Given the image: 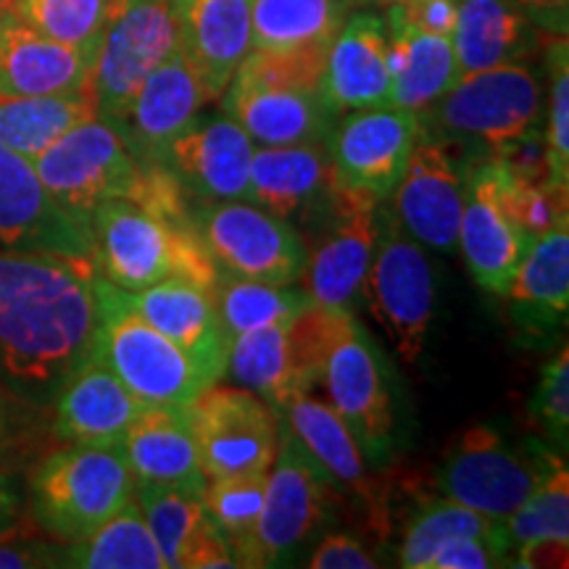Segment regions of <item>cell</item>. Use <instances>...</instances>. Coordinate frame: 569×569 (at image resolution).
Instances as JSON below:
<instances>
[{
	"instance_id": "e0dca14e",
	"label": "cell",
	"mask_w": 569,
	"mask_h": 569,
	"mask_svg": "<svg viewBox=\"0 0 569 569\" xmlns=\"http://www.w3.org/2000/svg\"><path fill=\"white\" fill-rule=\"evenodd\" d=\"M422 132V117L396 106L348 111L330 134L336 182L386 201L401 180Z\"/></svg>"
},
{
	"instance_id": "ba28073f",
	"label": "cell",
	"mask_w": 569,
	"mask_h": 569,
	"mask_svg": "<svg viewBox=\"0 0 569 569\" xmlns=\"http://www.w3.org/2000/svg\"><path fill=\"white\" fill-rule=\"evenodd\" d=\"M180 51L172 0H134L113 11L90 69L98 117L119 124L153 69Z\"/></svg>"
},
{
	"instance_id": "3957f363",
	"label": "cell",
	"mask_w": 569,
	"mask_h": 569,
	"mask_svg": "<svg viewBox=\"0 0 569 569\" xmlns=\"http://www.w3.org/2000/svg\"><path fill=\"white\" fill-rule=\"evenodd\" d=\"M98 325L92 353L111 369L146 407H188L217 382L201 365L161 336L134 309L132 296L98 274Z\"/></svg>"
},
{
	"instance_id": "681fc988",
	"label": "cell",
	"mask_w": 569,
	"mask_h": 569,
	"mask_svg": "<svg viewBox=\"0 0 569 569\" xmlns=\"http://www.w3.org/2000/svg\"><path fill=\"white\" fill-rule=\"evenodd\" d=\"M396 11L417 30L430 34H443L451 38L453 24H457L459 0H398Z\"/></svg>"
},
{
	"instance_id": "c3c4849f",
	"label": "cell",
	"mask_w": 569,
	"mask_h": 569,
	"mask_svg": "<svg viewBox=\"0 0 569 569\" xmlns=\"http://www.w3.org/2000/svg\"><path fill=\"white\" fill-rule=\"evenodd\" d=\"M24 567H63V549L46 540L21 538V530L0 536V569Z\"/></svg>"
},
{
	"instance_id": "bcb514c9",
	"label": "cell",
	"mask_w": 569,
	"mask_h": 569,
	"mask_svg": "<svg viewBox=\"0 0 569 569\" xmlns=\"http://www.w3.org/2000/svg\"><path fill=\"white\" fill-rule=\"evenodd\" d=\"M501 553L493 549V543L486 538L457 536L448 538L432 551L425 569H488L501 565Z\"/></svg>"
},
{
	"instance_id": "8d00e7d4",
	"label": "cell",
	"mask_w": 569,
	"mask_h": 569,
	"mask_svg": "<svg viewBox=\"0 0 569 569\" xmlns=\"http://www.w3.org/2000/svg\"><path fill=\"white\" fill-rule=\"evenodd\" d=\"M63 567L77 569H167L138 498L63 549Z\"/></svg>"
},
{
	"instance_id": "83f0119b",
	"label": "cell",
	"mask_w": 569,
	"mask_h": 569,
	"mask_svg": "<svg viewBox=\"0 0 569 569\" xmlns=\"http://www.w3.org/2000/svg\"><path fill=\"white\" fill-rule=\"evenodd\" d=\"M130 296L134 309L196 365H201L213 380L224 375L230 338L224 336L209 290L180 277H167Z\"/></svg>"
},
{
	"instance_id": "2e32d148",
	"label": "cell",
	"mask_w": 569,
	"mask_h": 569,
	"mask_svg": "<svg viewBox=\"0 0 569 569\" xmlns=\"http://www.w3.org/2000/svg\"><path fill=\"white\" fill-rule=\"evenodd\" d=\"M380 203L372 196L340 188L336 182L325 234L315 251H309L301 274L311 303L356 315L372 264Z\"/></svg>"
},
{
	"instance_id": "7dc6e473",
	"label": "cell",
	"mask_w": 569,
	"mask_h": 569,
	"mask_svg": "<svg viewBox=\"0 0 569 569\" xmlns=\"http://www.w3.org/2000/svg\"><path fill=\"white\" fill-rule=\"evenodd\" d=\"M311 569H375L380 561L361 543L359 538L346 532H332L317 546L309 559Z\"/></svg>"
},
{
	"instance_id": "8fae6325",
	"label": "cell",
	"mask_w": 569,
	"mask_h": 569,
	"mask_svg": "<svg viewBox=\"0 0 569 569\" xmlns=\"http://www.w3.org/2000/svg\"><path fill=\"white\" fill-rule=\"evenodd\" d=\"M193 224L222 272L296 284L309 248L298 230L248 201H193Z\"/></svg>"
},
{
	"instance_id": "9a60e30c",
	"label": "cell",
	"mask_w": 569,
	"mask_h": 569,
	"mask_svg": "<svg viewBox=\"0 0 569 569\" xmlns=\"http://www.w3.org/2000/svg\"><path fill=\"white\" fill-rule=\"evenodd\" d=\"M322 382L327 386L332 409L353 432L361 453L375 465H382L393 451L396 411L386 369L372 340L348 315L327 351Z\"/></svg>"
},
{
	"instance_id": "d6a6232c",
	"label": "cell",
	"mask_w": 569,
	"mask_h": 569,
	"mask_svg": "<svg viewBox=\"0 0 569 569\" xmlns=\"http://www.w3.org/2000/svg\"><path fill=\"white\" fill-rule=\"evenodd\" d=\"M511 315L528 330H553L569 306V224L532 240L507 290Z\"/></svg>"
},
{
	"instance_id": "b9f144b4",
	"label": "cell",
	"mask_w": 569,
	"mask_h": 569,
	"mask_svg": "<svg viewBox=\"0 0 569 569\" xmlns=\"http://www.w3.org/2000/svg\"><path fill=\"white\" fill-rule=\"evenodd\" d=\"M488 163L490 172H493L498 201H501L503 211L511 217V222L528 234L530 240L569 224V190L557 188L546 177H525L511 172L503 161L488 159Z\"/></svg>"
},
{
	"instance_id": "f35d334b",
	"label": "cell",
	"mask_w": 569,
	"mask_h": 569,
	"mask_svg": "<svg viewBox=\"0 0 569 569\" xmlns=\"http://www.w3.org/2000/svg\"><path fill=\"white\" fill-rule=\"evenodd\" d=\"M475 536L486 538L501 557H509L507 538H503L501 522L482 517L480 511L465 507V503L451 501V498H438V501L425 503L422 509L411 517L403 532L401 551H398V565L409 569H425L432 551L448 538Z\"/></svg>"
},
{
	"instance_id": "f907efd6",
	"label": "cell",
	"mask_w": 569,
	"mask_h": 569,
	"mask_svg": "<svg viewBox=\"0 0 569 569\" xmlns=\"http://www.w3.org/2000/svg\"><path fill=\"white\" fill-rule=\"evenodd\" d=\"M515 3L538 27V32H546L549 38H567L569 0H515Z\"/></svg>"
},
{
	"instance_id": "ee69618b",
	"label": "cell",
	"mask_w": 569,
	"mask_h": 569,
	"mask_svg": "<svg viewBox=\"0 0 569 569\" xmlns=\"http://www.w3.org/2000/svg\"><path fill=\"white\" fill-rule=\"evenodd\" d=\"M549 130H546V180L569 190V51L567 38H549Z\"/></svg>"
},
{
	"instance_id": "484cf974",
	"label": "cell",
	"mask_w": 569,
	"mask_h": 569,
	"mask_svg": "<svg viewBox=\"0 0 569 569\" xmlns=\"http://www.w3.org/2000/svg\"><path fill=\"white\" fill-rule=\"evenodd\" d=\"M180 51L201 80L206 98H222L251 53V0H172Z\"/></svg>"
},
{
	"instance_id": "6da1fadb",
	"label": "cell",
	"mask_w": 569,
	"mask_h": 569,
	"mask_svg": "<svg viewBox=\"0 0 569 569\" xmlns=\"http://www.w3.org/2000/svg\"><path fill=\"white\" fill-rule=\"evenodd\" d=\"M96 282L88 256L0 248V382L21 401H53L92 353Z\"/></svg>"
},
{
	"instance_id": "7c38bea8",
	"label": "cell",
	"mask_w": 569,
	"mask_h": 569,
	"mask_svg": "<svg viewBox=\"0 0 569 569\" xmlns=\"http://www.w3.org/2000/svg\"><path fill=\"white\" fill-rule=\"evenodd\" d=\"M280 432L256 525L253 567H277L293 557L325 525L336 488L296 432L290 427H282Z\"/></svg>"
},
{
	"instance_id": "603a6c76",
	"label": "cell",
	"mask_w": 569,
	"mask_h": 569,
	"mask_svg": "<svg viewBox=\"0 0 569 569\" xmlns=\"http://www.w3.org/2000/svg\"><path fill=\"white\" fill-rule=\"evenodd\" d=\"M224 113L243 127L253 146H303L327 142L338 124V113L322 90L274 88L232 80L222 92Z\"/></svg>"
},
{
	"instance_id": "60d3db41",
	"label": "cell",
	"mask_w": 569,
	"mask_h": 569,
	"mask_svg": "<svg viewBox=\"0 0 569 569\" xmlns=\"http://www.w3.org/2000/svg\"><path fill=\"white\" fill-rule=\"evenodd\" d=\"M264 475H234L206 482L203 507L213 528L230 543L238 567H253V538L264 503Z\"/></svg>"
},
{
	"instance_id": "d590c367",
	"label": "cell",
	"mask_w": 569,
	"mask_h": 569,
	"mask_svg": "<svg viewBox=\"0 0 569 569\" xmlns=\"http://www.w3.org/2000/svg\"><path fill=\"white\" fill-rule=\"evenodd\" d=\"M92 117H98V111L90 90L0 98V142L32 161L63 132Z\"/></svg>"
},
{
	"instance_id": "4dcf8cb0",
	"label": "cell",
	"mask_w": 569,
	"mask_h": 569,
	"mask_svg": "<svg viewBox=\"0 0 569 569\" xmlns=\"http://www.w3.org/2000/svg\"><path fill=\"white\" fill-rule=\"evenodd\" d=\"M390 106L425 117L459 80L451 38L411 27L396 6H386Z\"/></svg>"
},
{
	"instance_id": "7402d4cb",
	"label": "cell",
	"mask_w": 569,
	"mask_h": 569,
	"mask_svg": "<svg viewBox=\"0 0 569 569\" xmlns=\"http://www.w3.org/2000/svg\"><path fill=\"white\" fill-rule=\"evenodd\" d=\"M206 101L201 80L182 51H177L148 74L122 122L113 127L140 163H161L167 148L196 122Z\"/></svg>"
},
{
	"instance_id": "1f68e13d",
	"label": "cell",
	"mask_w": 569,
	"mask_h": 569,
	"mask_svg": "<svg viewBox=\"0 0 569 569\" xmlns=\"http://www.w3.org/2000/svg\"><path fill=\"white\" fill-rule=\"evenodd\" d=\"M540 40L515 0H459L451 46L459 74L525 61Z\"/></svg>"
},
{
	"instance_id": "816d5d0a",
	"label": "cell",
	"mask_w": 569,
	"mask_h": 569,
	"mask_svg": "<svg viewBox=\"0 0 569 569\" xmlns=\"http://www.w3.org/2000/svg\"><path fill=\"white\" fill-rule=\"evenodd\" d=\"M24 409L27 401H21L0 382V459L9 457L17 448L21 432H24V427H21V411Z\"/></svg>"
},
{
	"instance_id": "f5cc1de1",
	"label": "cell",
	"mask_w": 569,
	"mask_h": 569,
	"mask_svg": "<svg viewBox=\"0 0 569 569\" xmlns=\"http://www.w3.org/2000/svg\"><path fill=\"white\" fill-rule=\"evenodd\" d=\"M21 511V496L17 490V482L11 480V475H6V469H0V536L17 530Z\"/></svg>"
},
{
	"instance_id": "d4e9b609",
	"label": "cell",
	"mask_w": 569,
	"mask_h": 569,
	"mask_svg": "<svg viewBox=\"0 0 569 569\" xmlns=\"http://www.w3.org/2000/svg\"><path fill=\"white\" fill-rule=\"evenodd\" d=\"M388 24L380 13H348L343 27L327 46L322 96L330 109L348 111L390 106Z\"/></svg>"
},
{
	"instance_id": "d6986e66",
	"label": "cell",
	"mask_w": 569,
	"mask_h": 569,
	"mask_svg": "<svg viewBox=\"0 0 569 569\" xmlns=\"http://www.w3.org/2000/svg\"><path fill=\"white\" fill-rule=\"evenodd\" d=\"M336 193L330 140L303 146H259L251 159L248 203L293 224L327 219Z\"/></svg>"
},
{
	"instance_id": "e575fe53",
	"label": "cell",
	"mask_w": 569,
	"mask_h": 569,
	"mask_svg": "<svg viewBox=\"0 0 569 569\" xmlns=\"http://www.w3.org/2000/svg\"><path fill=\"white\" fill-rule=\"evenodd\" d=\"M356 0H251V51L327 48Z\"/></svg>"
},
{
	"instance_id": "ac0fdd59",
	"label": "cell",
	"mask_w": 569,
	"mask_h": 569,
	"mask_svg": "<svg viewBox=\"0 0 569 569\" xmlns=\"http://www.w3.org/2000/svg\"><path fill=\"white\" fill-rule=\"evenodd\" d=\"M0 248L92 259L90 219L77 217L42 188L32 161L0 142Z\"/></svg>"
},
{
	"instance_id": "8992f818",
	"label": "cell",
	"mask_w": 569,
	"mask_h": 569,
	"mask_svg": "<svg viewBox=\"0 0 569 569\" xmlns=\"http://www.w3.org/2000/svg\"><path fill=\"white\" fill-rule=\"evenodd\" d=\"M348 315L353 311L309 303L290 325L243 332L232 338L224 372L282 415L322 380L327 351Z\"/></svg>"
},
{
	"instance_id": "7bdbcfd3",
	"label": "cell",
	"mask_w": 569,
	"mask_h": 569,
	"mask_svg": "<svg viewBox=\"0 0 569 569\" xmlns=\"http://www.w3.org/2000/svg\"><path fill=\"white\" fill-rule=\"evenodd\" d=\"M509 553L525 543L559 540L569 543V472L565 461H557L551 472L538 482L517 511L501 522Z\"/></svg>"
},
{
	"instance_id": "f1b7e54d",
	"label": "cell",
	"mask_w": 569,
	"mask_h": 569,
	"mask_svg": "<svg viewBox=\"0 0 569 569\" xmlns=\"http://www.w3.org/2000/svg\"><path fill=\"white\" fill-rule=\"evenodd\" d=\"M142 517L159 546L167 569L238 567L230 543L213 528L203 496L180 488H134Z\"/></svg>"
},
{
	"instance_id": "52a82bcc",
	"label": "cell",
	"mask_w": 569,
	"mask_h": 569,
	"mask_svg": "<svg viewBox=\"0 0 569 569\" xmlns=\"http://www.w3.org/2000/svg\"><path fill=\"white\" fill-rule=\"evenodd\" d=\"M361 301H367L398 356L415 365L425 351L436 311V280L425 246L417 243L382 203L377 209V243Z\"/></svg>"
},
{
	"instance_id": "f6af8a7d",
	"label": "cell",
	"mask_w": 569,
	"mask_h": 569,
	"mask_svg": "<svg viewBox=\"0 0 569 569\" xmlns=\"http://www.w3.org/2000/svg\"><path fill=\"white\" fill-rule=\"evenodd\" d=\"M532 417L543 425V430L557 440L567 443L569 430V351L561 346V351L553 356L549 365L540 372L536 398H532Z\"/></svg>"
},
{
	"instance_id": "277c9868",
	"label": "cell",
	"mask_w": 569,
	"mask_h": 569,
	"mask_svg": "<svg viewBox=\"0 0 569 569\" xmlns=\"http://www.w3.org/2000/svg\"><path fill=\"white\" fill-rule=\"evenodd\" d=\"M540 119L543 84L528 61H515L461 74L422 122L440 138L488 151V159H496L540 132Z\"/></svg>"
},
{
	"instance_id": "9f6ffc18",
	"label": "cell",
	"mask_w": 569,
	"mask_h": 569,
	"mask_svg": "<svg viewBox=\"0 0 569 569\" xmlns=\"http://www.w3.org/2000/svg\"><path fill=\"white\" fill-rule=\"evenodd\" d=\"M6 6H9V0H0V9H6Z\"/></svg>"
},
{
	"instance_id": "ab89813d",
	"label": "cell",
	"mask_w": 569,
	"mask_h": 569,
	"mask_svg": "<svg viewBox=\"0 0 569 569\" xmlns=\"http://www.w3.org/2000/svg\"><path fill=\"white\" fill-rule=\"evenodd\" d=\"M6 9L34 32L96 56L117 0H9Z\"/></svg>"
},
{
	"instance_id": "4fadbf2b",
	"label": "cell",
	"mask_w": 569,
	"mask_h": 569,
	"mask_svg": "<svg viewBox=\"0 0 569 569\" xmlns=\"http://www.w3.org/2000/svg\"><path fill=\"white\" fill-rule=\"evenodd\" d=\"M188 419L209 480L269 472L280 422L277 411L248 388L211 382L188 403Z\"/></svg>"
},
{
	"instance_id": "4316f807",
	"label": "cell",
	"mask_w": 569,
	"mask_h": 569,
	"mask_svg": "<svg viewBox=\"0 0 569 569\" xmlns=\"http://www.w3.org/2000/svg\"><path fill=\"white\" fill-rule=\"evenodd\" d=\"M92 56L56 42L0 9V98L90 90Z\"/></svg>"
},
{
	"instance_id": "5bb4252c",
	"label": "cell",
	"mask_w": 569,
	"mask_h": 569,
	"mask_svg": "<svg viewBox=\"0 0 569 569\" xmlns=\"http://www.w3.org/2000/svg\"><path fill=\"white\" fill-rule=\"evenodd\" d=\"M472 156L425 127L401 180L388 198L398 224L438 253L457 248Z\"/></svg>"
},
{
	"instance_id": "30bf717a",
	"label": "cell",
	"mask_w": 569,
	"mask_h": 569,
	"mask_svg": "<svg viewBox=\"0 0 569 569\" xmlns=\"http://www.w3.org/2000/svg\"><path fill=\"white\" fill-rule=\"evenodd\" d=\"M32 167L56 203L90 219L103 201L132 196L142 163L117 127L92 117L34 156Z\"/></svg>"
},
{
	"instance_id": "11a10c76",
	"label": "cell",
	"mask_w": 569,
	"mask_h": 569,
	"mask_svg": "<svg viewBox=\"0 0 569 569\" xmlns=\"http://www.w3.org/2000/svg\"><path fill=\"white\" fill-rule=\"evenodd\" d=\"M377 3H382V6H390V3H398V0H377Z\"/></svg>"
},
{
	"instance_id": "9c48e42d",
	"label": "cell",
	"mask_w": 569,
	"mask_h": 569,
	"mask_svg": "<svg viewBox=\"0 0 569 569\" xmlns=\"http://www.w3.org/2000/svg\"><path fill=\"white\" fill-rule=\"evenodd\" d=\"M557 461V453L543 451V446L525 453L509 446L493 427L475 425L446 453L438 486L451 501L503 522L528 501Z\"/></svg>"
},
{
	"instance_id": "5b68a950",
	"label": "cell",
	"mask_w": 569,
	"mask_h": 569,
	"mask_svg": "<svg viewBox=\"0 0 569 569\" xmlns=\"http://www.w3.org/2000/svg\"><path fill=\"white\" fill-rule=\"evenodd\" d=\"M32 509L40 528L63 543L90 536L134 496V480L119 446L67 443L32 472Z\"/></svg>"
},
{
	"instance_id": "836d02e7",
	"label": "cell",
	"mask_w": 569,
	"mask_h": 569,
	"mask_svg": "<svg viewBox=\"0 0 569 569\" xmlns=\"http://www.w3.org/2000/svg\"><path fill=\"white\" fill-rule=\"evenodd\" d=\"M282 415L288 417V427L296 432L306 451L325 469L327 478L336 486L359 490L369 501L372 488H369L365 453H361L348 425L332 409V403L303 393L296 396Z\"/></svg>"
},
{
	"instance_id": "cb8c5ba5",
	"label": "cell",
	"mask_w": 569,
	"mask_h": 569,
	"mask_svg": "<svg viewBox=\"0 0 569 569\" xmlns=\"http://www.w3.org/2000/svg\"><path fill=\"white\" fill-rule=\"evenodd\" d=\"M56 440L74 446H122L146 403L90 353L53 396Z\"/></svg>"
},
{
	"instance_id": "db71d44e",
	"label": "cell",
	"mask_w": 569,
	"mask_h": 569,
	"mask_svg": "<svg viewBox=\"0 0 569 569\" xmlns=\"http://www.w3.org/2000/svg\"><path fill=\"white\" fill-rule=\"evenodd\" d=\"M127 3H134V0H117V9H122Z\"/></svg>"
},
{
	"instance_id": "ffe728a7",
	"label": "cell",
	"mask_w": 569,
	"mask_h": 569,
	"mask_svg": "<svg viewBox=\"0 0 569 569\" xmlns=\"http://www.w3.org/2000/svg\"><path fill=\"white\" fill-rule=\"evenodd\" d=\"M253 140L230 117L196 122L172 140L161 163L172 169L193 201H246Z\"/></svg>"
},
{
	"instance_id": "74e56055",
	"label": "cell",
	"mask_w": 569,
	"mask_h": 569,
	"mask_svg": "<svg viewBox=\"0 0 569 569\" xmlns=\"http://www.w3.org/2000/svg\"><path fill=\"white\" fill-rule=\"evenodd\" d=\"M211 298L230 343L243 332L290 325L311 303L303 288L248 280L230 272H219Z\"/></svg>"
},
{
	"instance_id": "7a4b0ae2",
	"label": "cell",
	"mask_w": 569,
	"mask_h": 569,
	"mask_svg": "<svg viewBox=\"0 0 569 569\" xmlns=\"http://www.w3.org/2000/svg\"><path fill=\"white\" fill-rule=\"evenodd\" d=\"M92 261L106 282L127 293L180 277L209 290L222 269L196 224L169 227L127 198H111L90 213Z\"/></svg>"
},
{
	"instance_id": "f546056e",
	"label": "cell",
	"mask_w": 569,
	"mask_h": 569,
	"mask_svg": "<svg viewBox=\"0 0 569 569\" xmlns=\"http://www.w3.org/2000/svg\"><path fill=\"white\" fill-rule=\"evenodd\" d=\"M119 448L140 486L180 488L203 496L209 478L198 457L188 407H146Z\"/></svg>"
},
{
	"instance_id": "44dd1931",
	"label": "cell",
	"mask_w": 569,
	"mask_h": 569,
	"mask_svg": "<svg viewBox=\"0 0 569 569\" xmlns=\"http://www.w3.org/2000/svg\"><path fill=\"white\" fill-rule=\"evenodd\" d=\"M532 240L503 211L496 196L490 163L469 167L457 248H461L475 284L490 296H507L515 272Z\"/></svg>"
}]
</instances>
